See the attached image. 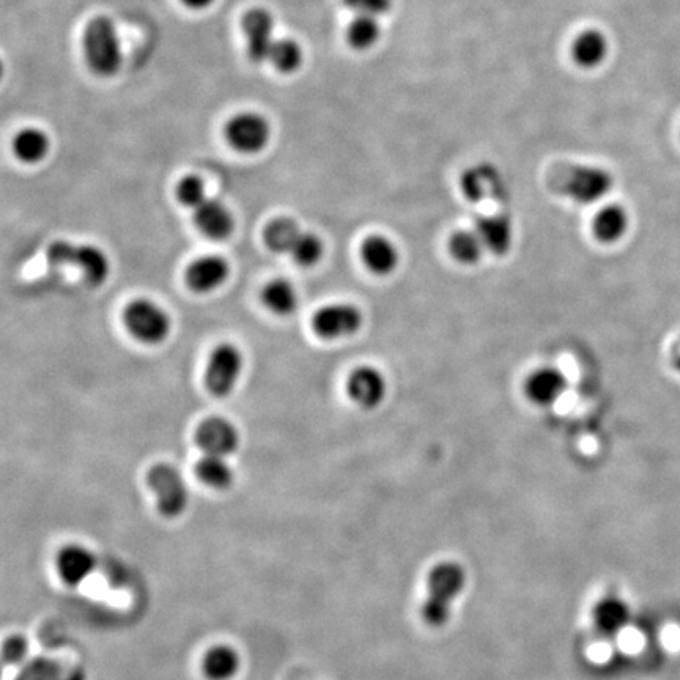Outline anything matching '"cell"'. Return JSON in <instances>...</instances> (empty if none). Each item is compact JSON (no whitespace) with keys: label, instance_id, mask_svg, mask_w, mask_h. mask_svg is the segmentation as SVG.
Listing matches in <instances>:
<instances>
[{"label":"cell","instance_id":"37","mask_svg":"<svg viewBox=\"0 0 680 680\" xmlns=\"http://www.w3.org/2000/svg\"><path fill=\"white\" fill-rule=\"evenodd\" d=\"M59 680H85V674L79 666H73V668L63 669Z\"/></svg>","mask_w":680,"mask_h":680},{"label":"cell","instance_id":"38","mask_svg":"<svg viewBox=\"0 0 680 680\" xmlns=\"http://www.w3.org/2000/svg\"><path fill=\"white\" fill-rule=\"evenodd\" d=\"M186 7L193 8V10H202V8L210 7L215 0H182Z\"/></svg>","mask_w":680,"mask_h":680},{"label":"cell","instance_id":"21","mask_svg":"<svg viewBox=\"0 0 680 680\" xmlns=\"http://www.w3.org/2000/svg\"><path fill=\"white\" fill-rule=\"evenodd\" d=\"M95 570V556L79 545H68L57 556V572L63 583L78 586Z\"/></svg>","mask_w":680,"mask_h":680},{"label":"cell","instance_id":"34","mask_svg":"<svg viewBox=\"0 0 680 680\" xmlns=\"http://www.w3.org/2000/svg\"><path fill=\"white\" fill-rule=\"evenodd\" d=\"M345 7L356 15L381 18L391 12L392 0H344Z\"/></svg>","mask_w":680,"mask_h":680},{"label":"cell","instance_id":"1","mask_svg":"<svg viewBox=\"0 0 680 680\" xmlns=\"http://www.w3.org/2000/svg\"><path fill=\"white\" fill-rule=\"evenodd\" d=\"M551 191L578 205H592L610 196L614 177L605 167L567 164L556 167L548 178Z\"/></svg>","mask_w":680,"mask_h":680},{"label":"cell","instance_id":"17","mask_svg":"<svg viewBox=\"0 0 680 680\" xmlns=\"http://www.w3.org/2000/svg\"><path fill=\"white\" fill-rule=\"evenodd\" d=\"M229 263L218 255H205L194 260L185 273L186 284L196 293H208L218 289L229 278Z\"/></svg>","mask_w":680,"mask_h":680},{"label":"cell","instance_id":"8","mask_svg":"<svg viewBox=\"0 0 680 680\" xmlns=\"http://www.w3.org/2000/svg\"><path fill=\"white\" fill-rule=\"evenodd\" d=\"M243 370V355L235 345L222 344L215 348L208 361L205 385L215 397H227L237 386Z\"/></svg>","mask_w":680,"mask_h":680},{"label":"cell","instance_id":"32","mask_svg":"<svg viewBox=\"0 0 680 680\" xmlns=\"http://www.w3.org/2000/svg\"><path fill=\"white\" fill-rule=\"evenodd\" d=\"M63 668L51 658L37 657L27 660L15 680H59Z\"/></svg>","mask_w":680,"mask_h":680},{"label":"cell","instance_id":"33","mask_svg":"<svg viewBox=\"0 0 680 680\" xmlns=\"http://www.w3.org/2000/svg\"><path fill=\"white\" fill-rule=\"evenodd\" d=\"M177 199L188 208H199L207 200L204 182L196 175H188L177 186Z\"/></svg>","mask_w":680,"mask_h":680},{"label":"cell","instance_id":"9","mask_svg":"<svg viewBox=\"0 0 680 680\" xmlns=\"http://www.w3.org/2000/svg\"><path fill=\"white\" fill-rule=\"evenodd\" d=\"M363 312L353 304L325 306L312 318V328L322 339L334 340L350 337L363 326Z\"/></svg>","mask_w":680,"mask_h":680},{"label":"cell","instance_id":"27","mask_svg":"<svg viewBox=\"0 0 680 680\" xmlns=\"http://www.w3.org/2000/svg\"><path fill=\"white\" fill-rule=\"evenodd\" d=\"M240 666L237 652L229 646L213 647L204 658V673L210 680H229Z\"/></svg>","mask_w":680,"mask_h":680},{"label":"cell","instance_id":"14","mask_svg":"<svg viewBox=\"0 0 680 680\" xmlns=\"http://www.w3.org/2000/svg\"><path fill=\"white\" fill-rule=\"evenodd\" d=\"M566 391V375L556 367H539L525 381L526 397L539 407L555 405Z\"/></svg>","mask_w":680,"mask_h":680},{"label":"cell","instance_id":"30","mask_svg":"<svg viewBox=\"0 0 680 680\" xmlns=\"http://www.w3.org/2000/svg\"><path fill=\"white\" fill-rule=\"evenodd\" d=\"M268 60L281 73H295L301 67V63H303V51H301L300 45L296 41L284 38V40L274 41L270 59Z\"/></svg>","mask_w":680,"mask_h":680},{"label":"cell","instance_id":"11","mask_svg":"<svg viewBox=\"0 0 680 680\" xmlns=\"http://www.w3.org/2000/svg\"><path fill=\"white\" fill-rule=\"evenodd\" d=\"M347 392L358 407L375 410L388 394V381L375 367L361 366L348 377Z\"/></svg>","mask_w":680,"mask_h":680},{"label":"cell","instance_id":"36","mask_svg":"<svg viewBox=\"0 0 680 680\" xmlns=\"http://www.w3.org/2000/svg\"><path fill=\"white\" fill-rule=\"evenodd\" d=\"M669 363H671V367L676 370L677 374L680 375V336L677 337L676 342L671 345V350H669Z\"/></svg>","mask_w":680,"mask_h":680},{"label":"cell","instance_id":"18","mask_svg":"<svg viewBox=\"0 0 680 680\" xmlns=\"http://www.w3.org/2000/svg\"><path fill=\"white\" fill-rule=\"evenodd\" d=\"M364 265L378 276H388L399 268L400 252L394 241L383 235H370L361 244Z\"/></svg>","mask_w":680,"mask_h":680},{"label":"cell","instance_id":"24","mask_svg":"<svg viewBox=\"0 0 680 680\" xmlns=\"http://www.w3.org/2000/svg\"><path fill=\"white\" fill-rule=\"evenodd\" d=\"M381 38L380 18L356 15L347 27V43L355 51H369Z\"/></svg>","mask_w":680,"mask_h":680},{"label":"cell","instance_id":"2","mask_svg":"<svg viewBox=\"0 0 680 680\" xmlns=\"http://www.w3.org/2000/svg\"><path fill=\"white\" fill-rule=\"evenodd\" d=\"M466 584L465 569L459 562L444 561L430 570L427 597L422 605V619L430 627H443L451 616L452 603Z\"/></svg>","mask_w":680,"mask_h":680},{"label":"cell","instance_id":"15","mask_svg":"<svg viewBox=\"0 0 680 680\" xmlns=\"http://www.w3.org/2000/svg\"><path fill=\"white\" fill-rule=\"evenodd\" d=\"M610 49L607 34L600 29H586L572 41L570 56L581 70H595L607 62Z\"/></svg>","mask_w":680,"mask_h":680},{"label":"cell","instance_id":"19","mask_svg":"<svg viewBox=\"0 0 680 680\" xmlns=\"http://www.w3.org/2000/svg\"><path fill=\"white\" fill-rule=\"evenodd\" d=\"M194 221L200 232L213 240H226L235 227L232 213L226 205L216 199H207L204 204L196 208Z\"/></svg>","mask_w":680,"mask_h":680},{"label":"cell","instance_id":"35","mask_svg":"<svg viewBox=\"0 0 680 680\" xmlns=\"http://www.w3.org/2000/svg\"><path fill=\"white\" fill-rule=\"evenodd\" d=\"M29 655V644L23 636H12L4 644V660L7 665H24Z\"/></svg>","mask_w":680,"mask_h":680},{"label":"cell","instance_id":"5","mask_svg":"<svg viewBox=\"0 0 680 680\" xmlns=\"http://www.w3.org/2000/svg\"><path fill=\"white\" fill-rule=\"evenodd\" d=\"M126 329L142 344H161L172 329L167 312L150 300H134L123 312Z\"/></svg>","mask_w":680,"mask_h":680},{"label":"cell","instance_id":"23","mask_svg":"<svg viewBox=\"0 0 680 680\" xmlns=\"http://www.w3.org/2000/svg\"><path fill=\"white\" fill-rule=\"evenodd\" d=\"M303 232L293 219H274L263 232V241L276 254H292L296 241L300 240Z\"/></svg>","mask_w":680,"mask_h":680},{"label":"cell","instance_id":"25","mask_svg":"<svg viewBox=\"0 0 680 680\" xmlns=\"http://www.w3.org/2000/svg\"><path fill=\"white\" fill-rule=\"evenodd\" d=\"M449 252L452 257L463 265H476L484 257V241L479 237L476 230H459L455 232L448 243Z\"/></svg>","mask_w":680,"mask_h":680},{"label":"cell","instance_id":"4","mask_svg":"<svg viewBox=\"0 0 680 680\" xmlns=\"http://www.w3.org/2000/svg\"><path fill=\"white\" fill-rule=\"evenodd\" d=\"M51 265H71L78 267L84 273L90 285L104 284L108 279L111 265H109L108 255L104 254L97 246L92 244H73L68 241H54L46 249Z\"/></svg>","mask_w":680,"mask_h":680},{"label":"cell","instance_id":"31","mask_svg":"<svg viewBox=\"0 0 680 680\" xmlns=\"http://www.w3.org/2000/svg\"><path fill=\"white\" fill-rule=\"evenodd\" d=\"M323 252H325L323 241L315 233L303 232L300 240L296 241L292 257L300 267H314L322 260Z\"/></svg>","mask_w":680,"mask_h":680},{"label":"cell","instance_id":"28","mask_svg":"<svg viewBox=\"0 0 680 680\" xmlns=\"http://www.w3.org/2000/svg\"><path fill=\"white\" fill-rule=\"evenodd\" d=\"M49 139L43 131L27 128L16 134L13 152L23 163L35 164L48 155Z\"/></svg>","mask_w":680,"mask_h":680},{"label":"cell","instance_id":"3","mask_svg":"<svg viewBox=\"0 0 680 680\" xmlns=\"http://www.w3.org/2000/svg\"><path fill=\"white\" fill-rule=\"evenodd\" d=\"M85 62L101 78H111L122 67V45L115 24L106 16L93 18L82 38Z\"/></svg>","mask_w":680,"mask_h":680},{"label":"cell","instance_id":"13","mask_svg":"<svg viewBox=\"0 0 680 680\" xmlns=\"http://www.w3.org/2000/svg\"><path fill=\"white\" fill-rule=\"evenodd\" d=\"M196 443L205 454L227 457L237 451L240 435L235 425L227 419L210 418L199 425Z\"/></svg>","mask_w":680,"mask_h":680},{"label":"cell","instance_id":"26","mask_svg":"<svg viewBox=\"0 0 680 680\" xmlns=\"http://www.w3.org/2000/svg\"><path fill=\"white\" fill-rule=\"evenodd\" d=\"M263 303L273 311L274 314L285 315L293 314L298 307V293L292 282L285 279H274L263 289Z\"/></svg>","mask_w":680,"mask_h":680},{"label":"cell","instance_id":"10","mask_svg":"<svg viewBox=\"0 0 680 680\" xmlns=\"http://www.w3.org/2000/svg\"><path fill=\"white\" fill-rule=\"evenodd\" d=\"M270 136V123L251 112L233 117L226 125L227 142L240 153H259L267 147Z\"/></svg>","mask_w":680,"mask_h":680},{"label":"cell","instance_id":"22","mask_svg":"<svg viewBox=\"0 0 680 680\" xmlns=\"http://www.w3.org/2000/svg\"><path fill=\"white\" fill-rule=\"evenodd\" d=\"M592 618L600 633L616 635L629 621V607L616 597H607L595 605Z\"/></svg>","mask_w":680,"mask_h":680},{"label":"cell","instance_id":"29","mask_svg":"<svg viewBox=\"0 0 680 680\" xmlns=\"http://www.w3.org/2000/svg\"><path fill=\"white\" fill-rule=\"evenodd\" d=\"M224 459L226 457L205 454L196 465V474L200 481L218 490L230 487L233 482V471Z\"/></svg>","mask_w":680,"mask_h":680},{"label":"cell","instance_id":"12","mask_svg":"<svg viewBox=\"0 0 680 680\" xmlns=\"http://www.w3.org/2000/svg\"><path fill=\"white\" fill-rule=\"evenodd\" d=\"M241 26L248 43L249 59L254 63L267 62L276 41L273 40V16L267 10L254 8L244 15Z\"/></svg>","mask_w":680,"mask_h":680},{"label":"cell","instance_id":"6","mask_svg":"<svg viewBox=\"0 0 680 680\" xmlns=\"http://www.w3.org/2000/svg\"><path fill=\"white\" fill-rule=\"evenodd\" d=\"M148 487L156 496L158 510L164 517L174 518L188 506V488L177 468L167 463L153 466L147 474Z\"/></svg>","mask_w":680,"mask_h":680},{"label":"cell","instance_id":"7","mask_svg":"<svg viewBox=\"0 0 680 680\" xmlns=\"http://www.w3.org/2000/svg\"><path fill=\"white\" fill-rule=\"evenodd\" d=\"M460 189L463 196L473 204H482L487 200L506 202L509 197V188L503 175L498 167L488 163L476 164L466 169L460 178Z\"/></svg>","mask_w":680,"mask_h":680},{"label":"cell","instance_id":"16","mask_svg":"<svg viewBox=\"0 0 680 680\" xmlns=\"http://www.w3.org/2000/svg\"><path fill=\"white\" fill-rule=\"evenodd\" d=\"M476 230L484 241L485 249L496 257L509 254L514 246L515 230L512 219L506 213L485 215L477 218Z\"/></svg>","mask_w":680,"mask_h":680},{"label":"cell","instance_id":"20","mask_svg":"<svg viewBox=\"0 0 680 680\" xmlns=\"http://www.w3.org/2000/svg\"><path fill=\"white\" fill-rule=\"evenodd\" d=\"M630 229V215L621 204H608L600 208L592 221V232L603 244L619 243Z\"/></svg>","mask_w":680,"mask_h":680}]
</instances>
